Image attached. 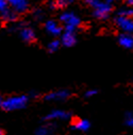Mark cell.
<instances>
[{"mask_svg": "<svg viewBox=\"0 0 133 135\" xmlns=\"http://www.w3.org/2000/svg\"><path fill=\"white\" fill-rule=\"evenodd\" d=\"M19 36L26 43H34L36 41V33L29 26H21L19 29Z\"/></svg>", "mask_w": 133, "mask_h": 135, "instance_id": "ba28073f", "label": "cell"}, {"mask_svg": "<svg viewBox=\"0 0 133 135\" xmlns=\"http://www.w3.org/2000/svg\"><path fill=\"white\" fill-rule=\"evenodd\" d=\"M115 1H117V0H106L104 2H107V3H110V4H112L113 2H115Z\"/></svg>", "mask_w": 133, "mask_h": 135, "instance_id": "603a6c76", "label": "cell"}, {"mask_svg": "<svg viewBox=\"0 0 133 135\" xmlns=\"http://www.w3.org/2000/svg\"><path fill=\"white\" fill-rule=\"evenodd\" d=\"M118 43L125 49H132L133 47V37L131 33L121 32L118 35Z\"/></svg>", "mask_w": 133, "mask_h": 135, "instance_id": "8fae6325", "label": "cell"}, {"mask_svg": "<svg viewBox=\"0 0 133 135\" xmlns=\"http://www.w3.org/2000/svg\"><path fill=\"white\" fill-rule=\"evenodd\" d=\"M61 45L64 47H74L77 43V34L75 31H67V30H63V33L61 34Z\"/></svg>", "mask_w": 133, "mask_h": 135, "instance_id": "5b68a950", "label": "cell"}, {"mask_svg": "<svg viewBox=\"0 0 133 135\" xmlns=\"http://www.w3.org/2000/svg\"><path fill=\"white\" fill-rule=\"evenodd\" d=\"M0 17H1V19L6 22H14L17 20L18 14H16L11 8H8L3 12L0 13Z\"/></svg>", "mask_w": 133, "mask_h": 135, "instance_id": "5bb4252c", "label": "cell"}, {"mask_svg": "<svg viewBox=\"0 0 133 135\" xmlns=\"http://www.w3.org/2000/svg\"><path fill=\"white\" fill-rule=\"evenodd\" d=\"M8 8H9V6H8L7 0H0V13L3 12Z\"/></svg>", "mask_w": 133, "mask_h": 135, "instance_id": "44dd1931", "label": "cell"}, {"mask_svg": "<svg viewBox=\"0 0 133 135\" xmlns=\"http://www.w3.org/2000/svg\"><path fill=\"white\" fill-rule=\"evenodd\" d=\"M75 2V0H52L49 2L48 7L51 10H62V9H66L67 7H69L70 4H73Z\"/></svg>", "mask_w": 133, "mask_h": 135, "instance_id": "7c38bea8", "label": "cell"}, {"mask_svg": "<svg viewBox=\"0 0 133 135\" xmlns=\"http://www.w3.org/2000/svg\"><path fill=\"white\" fill-rule=\"evenodd\" d=\"M33 16H34V17H35V19H37V20L42 19V18H43V16H44L43 10H40V9L35 10L34 12H33Z\"/></svg>", "mask_w": 133, "mask_h": 135, "instance_id": "d6986e66", "label": "cell"}, {"mask_svg": "<svg viewBox=\"0 0 133 135\" xmlns=\"http://www.w3.org/2000/svg\"><path fill=\"white\" fill-rule=\"evenodd\" d=\"M117 15L118 16H124V17H130V18H132V16H133V10L131 8H129V7H126V8L120 9L117 12Z\"/></svg>", "mask_w": 133, "mask_h": 135, "instance_id": "e0dca14e", "label": "cell"}, {"mask_svg": "<svg viewBox=\"0 0 133 135\" xmlns=\"http://www.w3.org/2000/svg\"><path fill=\"white\" fill-rule=\"evenodd\" d=\"M28 102H29V97L26 95L13 96V97H9V98L2 100L1 108L8 112L18 111V110L25 109L27 107Z\"/></svg>", "mask_w": 133, "mask_h": 135, "instance_id": "7a4b0ae2", "label": "cell"}, {"mask_svg": "<svg viewBox=\"0 0 133 135\" xmlns=\"http://www.w3.org/2000/svg\"><path fill=\"white\" fill-rule=\"evenodd\" d=\"M55 124L53 122H48L46 124H43L41 127H39L35 131L36 135H52L55 131Z\"/></svg>", "mask_w": 133, "mask_h": 135, "instance_id": "4fadbf2b", "label": "cell"}, {"mask_svg": "<svg viewBox=\"0 0 133 135\" xmlns=\"http://www.w3.org/2000/svg\"><path fill=\"white\" fill-rule=\"evenodd\" d=\"M7 2H8V6H10L11 9L16 14L26 13L29 9L28 0H7Z\"/></svg>", "mask_w": 133, "mask_h": 135, "instance_id": "9c48e42d", "label": "cell"}, {"mask_svg": "<svg viewBox=\"0 0 133 135\" xmlns=\"http://www.w3.org/2000/svg\"><path fill=\"white\" fill-rule=\"evenodd\" d=\"M70 95L72 93L67 89H60V90H54L46 94L44 99L46 101H64L66 99H68Z\"/></svg>", "mask_w": 133, "mask_h": 135, "instance_id": "52a82bcc", "label": "cell"}, {"mask_svg": "<svg viewBox=\"0 0 133 135\" xmlns=\"http://www.w3.org/2000/svg\"><path fill=\"white\" fill-rule=\"evenodd\" d=\"M97 94H98V90H97V89H88V90H86V91H85L84 96H85L86 98H91V97L96 96Z\"/></svg>", "mask_w": 133, "mask_h": 135, "instance_id": "ffe728a7", "label": "cell"}, {"mask_svg": "<svg viewBox=\"0 0 133 135\" xmlns=\"http://www.w3.org/2000/svg\"><path fill=\"white\" fill-rule=\"evenodd\" d=\"M60 47H61V42H60V40H53V41H51V42L48 43V45H47V50H48V52H50V53H54L55 51H58V50L60 49Z\"/></svg>", "mask_w": 133, "mask_h": 135, "instance_id": "2e32d148", "label": "cell"}, {"mask_svg": "<svg viewBox=\"0 0 133 135\" xmlns=\"http://www.w3.org/2000/svg\"><path fill=\"white\" fill-rule=\"evenodd\" d=\"M2 100H3V99H2L1 97H0V108H1V103H2Z\"/></svg>", "mask_w": 133, "mask_h": 135, "instance_id": "cb8c5ba5", "label": "cell"}, {"mask_svg": "<svg viewBox=\"0 0 133 135\" xmlns=\"http://www.w3.org/2000/svg\"><path fill=\"white\" fill-rule=\"evenodd\" d=\"M69 118H70L69 112H66L63 110H53L44 117V120L52 122L54 120H67Z\"/></svg>", "mask_w": 133, "mask_h": 135, "instance_id": "30bf717a", "label": "cell"}, {"mask_svg": "<svg viewBox=\"0 0 133 135\" xmlns=\"http://www.w3.org/2000/svg\"><path fill=\"white\" fill-rule=\"evenodd\" d=\"M114 23L124 33H131L132 34V32H133V20H132V18L116 15L115 18H114Z\"/></svg>", "mask_w": 133, "mask_h": 135, "instance_id": "277c9868", "label": "cell"}, {"mask_svg": "<svg viewBox=\"0 0 133 135\" xmlns=\"http://www.w3.org/2000/svg\"><path fill=\"white\" fill-rule=\"evenodd\" d=\"M60 21L63 25V30L67 31H77V29L81 26V18L72 11H65L60 15Z\"/></svg>", "mask_w": 133, "mask_h": 135, "instance_id": "3957f363", "label": "cell"}, {"mask_svg": "<svg viewBox=\"0 0 133 135\" xmlns=\"http://www.w3.org/2000/svg\"><path fill=\"white\" fill-rule=\"evenodd\" d=\"M125 124L130 128L133 126V113L132 112H127L125 114Z\"/></svg>", "mask_w": 133, "mask_h": 135, "instance_id": "ac0fdd59", "label": "cell"}, {"mask_svg": "<svg viewBox=\"0 0 133 135\" xmlns=\"http://www.w3.org/2000/svg\"><path fill=\"white\" fill-rule=\"evenodd\" d=\"M3 134H4V133H3V131H2L1 129H0V135H3Z\"/></svg>", "mask_w": 133, "mask_h": 135, "instance_id": "d4e9b609", "label": "cell"}, {"mask_svg": "<svg viewBox=\"0 0 133 135\" xmlns=\"http://www.w3.org/2000/svg\"><path fill=\"white\" fill-rule=\"evenodd\" d=\"M44 28L48 34L52 36H61V34L63 33V26L53 19L47 20L44 25Z\"/></svg>", "mask_w": 133, "mask_h": 135, "instance_id": "8992f818", "label": "cell"}, {"mask_svg": "<svg viewBox=\"0 0 133 135\" xmlns=\"http://www.w3.org/2000/svg\"><path fill=\"white\" fill-rule=\"evenodd\" d=\"M125 2H126V6H127V7L131 8L132 4H133V0H125Z\"/></svg>", "mask_w": 133, "mask_h": 135, "instance_id": "7402d4cb", "label": "cell"}, {"mask_svg": "<svg viewBox=\"0 0 133 135\" xmlns=\"http://www.w3.org/2000/svg\"><path fill=\"white\" fill-rule=\"evenodd\" d=\"M84 3L93 10V16L99 20H107L113 11V7L101 0H83Z\"/></svg>", "mask_w": 133, "mask_h": 135, "instance_id": "6da1fadb", "label": "cell"}, {"mask_svg": "<svg viewBox=\"0 0 133 135\" xmlns=\"http://www.w3.org/2000/svg\"><path fill=\"white\" fill-rule=\"evenodd\" d=\"M91 128V122L87 119H76L73 122V129L77 130V131H81V132H86L88 129Z\"/></svg>", "mask_w": 133, "mask_h": 135, "instance_id": "9a60e30c", "label": "cell"}]
</instances>
